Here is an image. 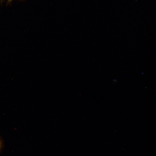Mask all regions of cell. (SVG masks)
<instances>
[{"label": "cell", "mask_w": 156, "mask_h": 156, "mask_svg": "<svg viewBox=\"0 0 156 156\" xmlns=\"http://www.w3.org/2000/svg\"><path fill=\"white\" fill-rule=\"evenodd\" d=\"M12 0H8V1H12Z\"/></svg>", "instance_id": "6da1fadb"}]
</instances>
